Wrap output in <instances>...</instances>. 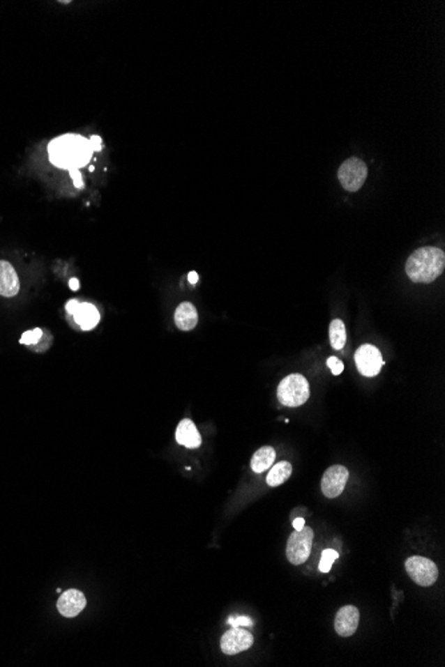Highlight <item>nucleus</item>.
Wrapping results in <instances>:
<instances>
[{"label":"nucleus","instance_id":"nucleus-11","mask_svg":"<svg viewBox=\"0 0 445 667\" xmlns=\"http://www.w3.org/2000/svg\"><path fill=\"white\" fill-rule=\"evenodd\" d=\"M86 605H87V601H86L84 594L79 592V590L71 589V590H67V592H64L60 595L59 601H58V610H59L61 615H64L67 618H73V617H76L83 608H86Z\"/></svg>","mask_w":445,"mask_h":667},{"label":"nucleus","instance_id":"nucleus-12","mask_svg":"<svg viewBox=\"0 0 445 667\" xmlns=\"http://www.w3.org/2000/svg\"><path fill=\"white\" fill-rule=\"evenodd\" d=\"M19 289L20 282L15 269L8 261L0 260V296H16Z\"/></svg>","mask_w":445,"mask_h":667},{"label":"nucleus","instance_id":"nucleus-6","mask_svg":"<svg viewBox=\"0 0 445 667\" xmlns=\"http://www.w3.org/2000/svg\"><path fill=\"white\" fill-rule=\"evenodd\" d=\"M368 175V168L367 164L357 158H351L345 160L340 165L338 176L339 181L342 185L344 190L349 192H356L359 191L363 184L365 183V178Z\"/></svg>","mask_w":445,"mask_h":667},{"label":"nucleus","instance_id":"nucleus-10","mask_svg":"<svg viewBox=\"0 0 445 667\" xmlns=\"http://www.w3.org/2000/svg\"><path fill=\"white\" fill-rule=\"evenodd\" d=\"M360 613L355 606L348 605L340 608L335 618V630L340 637H351L356 633Z\"/></svg>","mask_w":445,"mask_h":667},{"label":"nucleus","instance_id":"nucleus-8","mask_svg":"<svg viewBox=\"0 0 445 667\" xmlns=\"http://www.w3.org/2000/svg\"><path fill=\"white\" fill-rule=\"evenodd\" d=\"M349 473L342 465L328 468L322 480V491L326 498H336L344 491Z\"/></svg>","mask_w":445,"mask_h":667},{"label":"nucleus","instance_id":"nucleus-26","mask_svg":"<svg viewBox=\"0 0 445 667\" xmlns=\"http://www.w3.org/2000/svg\"><path fill=\"white\" fill-rule=\"evenodd\" d=\"M304 525H306L304 519H296L294 521V528H295V530H301V529L304 528Z\"/></svg>","mask_w":445,"mask_h":667},{"label":"nucleus","instance_id":"nucleus-19","mask_svg":"<svg viewBox=\"0 0 445 667\" xmlns=\"http://www.w3.org/2000/svg\"><path fill=\"white\" fill-rule=\"evenodd\" d=\"M339 558V553L333 549H326L322 554V561H320V565H319V570L322 573H328L332 567L333 562Z\"/></svg>","mask_w":445,"mask_h":667},{"label":"nucleus","instance_id":"nucleus-27","mask_svg":"<svg viewBox=\"0 0 445 667\" xmlns=\"http://www.w3.org/2000/svg\"><path fill=\"white\" fill-rule=\"evenodd\" d=\"M188 280H190L191 284H196L197 280H199V276H197V273H196L195 270H193V272H190V273H188Z\"/></svg>","mask_w":445,"mask_h":667},{"label":"nucleus","instance_id":"nucleus-24","mask_svg":"<svg viewBox=\"0 0 445 667\" xmlns=\"http://www.w3.org/2000/svg\"><path fill=\"white\" fill-rule=\"evenodd\" d=\"M70 176L74 180L75 187L77 190H82L83 188V180H82V175L79 172V169H70Z\"/></svg>","mask_w":445,"mask_h":667},{"label":"nucleus","instance_id":"nucleus-3","mask_svg":"<svg viewBox=\"0 0 445 667\" xmlns=\"http://www.w3.org/2000/svg\"><path fill=\"white\" fill-rule=\"evenodd\" d=\"M310 384L301 374H289L278 388V399L284 406L297 408L310 399Z\"/></svg>","mask_w":445,"mask_h":667},{"label":"nucleus","instance_id":"nucleus-15","mask_svg":"<svg viewBox=\"0 0 445 667\" xmlns=\"http://www.w3.org/2000/svg\"><path fill=\"white\" fill-rule=\"evenodd\" d=\"M197 311L191 302H181L175 311V324L184 332L193 330L197 324Z\"/></svg>","mask_w":445,"mask_h":667},{"label":"nucleus","instance_id":"nucleus-14","mask_svg":"<svg viewBox=\"0 0 445 667\" xmlns=\"http://www.w3.org/2000/svg\"><path fill=\"white\" fill-rule=\"evenodd\" d=\"M73 316H74L75 321L83 330L93 329L99 324V320H100V313L96 309V307H93L89 302H80Z\"/></svg>","mask_w":445,"mask_h":667},{"label":"nucleus","instance_id":"nucleus-23","mask_svg":"<svg viewBox=\"0 0 445 667\" xmlns=\"http://www.w3.org/2000/svg\"><path fill=\"white\" fill-rule=\"evenodd\" d=\"M229 623L234 626V627H239V626H252V621L251 618L248 617H238V618H229Z\"/></svg>","mask_w":445,"mask_h":667},{"label":"nucleus","instance_id":"nucleus-17","mask_svg":"<svg viewBox=\"0 0 445 667\" xmlns=\"http://www.w3.org/2000/svg\"><path fill=\"white\" fill-rule=\"evenodd\" d=\"M292 473V465L287 461H282L272 466L271 472L267 475V484L272 488H276L284 484Z\"/></svg>","mask_w":445,"mask_h":667},{"label":"nucleus","instance_id":"nucleus-1","mask_svg":"<svg viewBox=\"0 0 445 667\" xmlns=\"http://www.w3.org/2000/svg\"><path fill=\"white\" fill-rule=\"evenodd\" d=\"M93 149L89 139L80 135L59 136L48 144L50 162L61 169H79L92 159Z\"/></svg>","mask_w":445,"mask_h":667},{"label":"nucleus","instance_id":"nucleus-5","mask_svg":"<svg viewBox=\"0 0 445 667\" xmlns=\"http://www.w3.org/2000/svg\"><path fill=\"white\" fill-rule=\"evenodd\" d=\"M313 530L304 526L301 530H295L287 542V558L292 565L304 564L311 554Z\"/></svg>","mask_w":445,"mask_h":667},{"label":"nucleus","instance_id":"nucleus-29","mask_svg":"<svg viewBox=\"0 0 445 667\" xmlns=\"http://www.w3.org/2000/svg\"><path fill=\"white\" fill-rule=\"evenodd\" d=\"M89 171H91V172H92V171H93V169H95V167H93V165H89Z\"/></svg>","mask_w":445,"mask_h":667},{"label":"nucleus","instance_id":"nucleus-9","mask_svg":"<svg viewBox=\"0 0 445 667\" xmlns=\"http://www.w3.org/2000/svg\"><path fill=\"white\" fill-rule=\"evenodd\" d=\"M253 645L252 634L244 629L234 627L224 633L222 637V652L227 655H234L248 650Z\"/></svg>","mask_w":445,"mask_h":667},{"label":"nucleus","instance_id":"nucleus-7","mask_svg":"<svg viewBox=\"0 0 445 667\" xmlns=\"http://www.w3.org/2000/svg\"><path fill=\"white\" fill-rule=\"evenodd\" d=\"M355 362L359 371L365 377L377 376L384 365L380 351L370 344L361 345L357 349L355 353Z\"/></svg>","mask_w":445,"mask_h":667},{"label":"nucleus","instance_id":"nucleus-16","mask_svg":"<svg viewBox=\"0 0 445 667\" xmlns=\"http://www.w3.org/2000/svg\"><path fill=\"white\" fill-rule=\"evenodd\" d=\"M276 459V452L271 446H263L255 452L251 460V468L255 473H263L268 470Z\"/></svg>","mask_w":445,"mask_h":667},{"label":"nucleus","instance_id":"nucleus-4","mask_svg":"<svg viewBox=\"0 0 445 667\" xmlns=\"http://www.w3.org/2000/svg\"><path fill=\"white\" fill-rule=\"evenodd\" d=\"M405 570L416 585L430 588L439 577V569L430 558L414 555L405 561Z\"/></svg>","mask_w":445,"mask_h":667},{"label":"nucleus","instance_id":"nucleus-20","mask_svg":"<svg viewBox=\"0 0 445 667\" xmlns=\"http://www.w3.org/2000/svg\"><path fill=\"white\" fill-rule=\"evenodd\" d=\"M42 337H43V330L39 329V328H36V329H33V330L26 332V333L22 336L20 342H22L23 345H36L38 342L42 340Z\"/></svg>","mask_w":445,"mask_h":667},{"label":"nucleus","instance_id":"nucleus-28","mask_svg":"<svg viewBox=\"0 0 445 667\" xmlns=\"http://www.w3.org/2000/svg\"><path fill=\"white\" fill-rule=\"evenodd\" d=\"M79 286H80V284H79L77 279H71V280H70V288H71V291H74V292L75 291H77Z\"/></svg>","mask_w":445,"mask_h":667},{"label":"nucleus","instance_id":"nucleus-21","mask_svg":"<svg viewBox=\"0 0 445 667\" xmlns=\"http://www.w3.org/2000/svg\"><path fill=\"white\" fill-rule=\"evenodd\" d=\"M326 364H328V367L331 368V371H332V373H333L335 376H339V374L344 371V364H342L339 358H336V357H329V358L326 360Z\"/></svg>","mask_w":445,"mask_h":667},{"label":"nucleus","instance_id":"nucleus-25","mask_svg":"<svg viewBox=\"0 0 445 667\" xmlns=\"http://www.w3.org/2000/svg\"><path fill=\"white\" fill-rule=\"evenodd\" d=\"M79 304H80V302H79L77 300H70V301L67 302V305H66V309H67V312H68L70 314H74L76 308L79 307Z\"/></svg>","mask_w":445,"mask_h":667},{"label":"nucleus","instance_id":"nucleus-18","mask_svg":"<svg viewBox=\"0 0 445 667\" xmlns=\"http://www.w3.org/2000/svg\"><path fill=\"white\" fill-rule=\"evenodd\" d=\"M329 340L333 349L340 351L344 348L345 342H347V332H345V325L342 320H333L329 325Z\"/></svg>","mask_w":445,"mask_h":667},{"label":"nucleus","instance_id":"nucleus-13","mask_svg":"<svg viewBox=\"0 0 445 667\" xmlns=\"http://www.w3.org/2000/svg\"><path fill=\"white\" fill-rule=\"evenodd\" d=\"M176 441L188 449H196L202 445V436L196 429L193 420L180 421L176 429Z\"/></svg>","mask_w":445,"mask_h":667},{"label":"nucleus","instance_id":"nucleus-22","mask_svg":"<svg viewBox=\"0 0 445 667\" xmlns=\"http://www.w3.org/2000/svg\"><path fill=\"white\" fill-rule=\"evenodd\" d=\"M89 143H91V147L93 149V152H100L102 148H103V141H102V137L98 136V135H93L91 136L89 139Z\"/></svg>","mask_w":445,"mask_h":667},{"label":"nucleus","instance_id":"nucleus-2","mask_svg":"<svg viewBox=\"0 0 445 667\" xmlns=\"http://www.w3.org/2000/svg\"><path fill=\"white\" fill-rule=\"evenodd\" d=\"M444 267V252L436 247H424L409 256L405 272L414 282L430 284L443 273Z\"/></svg>","mask_w":445,"mask_h":667}]
</instances>
